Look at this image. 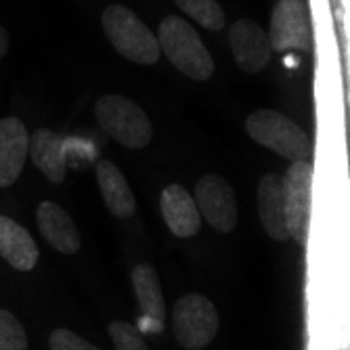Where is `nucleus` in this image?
I'll list each match as a JSON object with an SVG mask.
<instances>
[{"instance_id":"f257e3e1","label":"nucleus","mask_w":350,"mask_h":350,"mask_svg":"<svg viewBox=\"0 0 350 350\" xmlns=\"http://www.w3.org/2000/svg\"><path fill=\"white\" fill-rule=\"evenodd\" d=\"M160 51L172 61V66L193 80H210L214 74V59L206 44L202 42L196 27H191L185 19L170 15L160 23L157 31Z\"/></svg>"},{"instance_id":"f03ea898","label":"nucleus","mask_w":350,"mask_h":350,"mask_svg":"<svg viewBox=\"0 0 350 350\" xmlns=\"http://www.w3.org/2000/svg\"><path fill=\"white\" fill-rule=\"evenodd\" d=\"M111 46L139 66H153L160 59V44L153 31L124 5H109L101 17Z\"/></svg>"},{"instance_id":"7ed1b4c3","label":"nucleus","mask_w":350,"mask_h":350,"mask_svg":"<svg viewBox=\"0 0 350 350\" xmlns=\"http://www.w3.org/2000/svg\"><path fill=\"white\" fill-rule=\"evenodd\" d=\"M245 133L262 147L279 153L290 162H302L310 157V141L304 129L279 111H254L245 120Z\"/></svg>"},{"instance_id":"20e7f679","label":"nucleus","mask_w":350,"mask_h":350,"mask_svg":"<svg viewBox=\"0 0 350 350\" xmlns=\"http://www.w3.org/2000/svg\"><path fill=\"white\" fill-rule=\"evenodd\" d=\"M94 116L101 129L120 145L129 149H143L153 137L151 122L143 107L135 101L120 97V94H105L97 101Z\"/></svg>"},{"instance_id":"39448f33","label":"nucleus","mask_w":350,"mask_h":350,"mask_svg":"<svg viewBox=\"0 0 350 350\" xmlns=\"http://www.w3.org/2000/svg\"><path fill=\"white\" fill-rule=\"evenodd\" d=\"M172 325L176 342L183 348L200 350L216 338L220 317L206 296L187 294L172 308Z\"/></svg>"},{"instance_id":"423d86ee","label":"nucleus","mask_w":350,"mask_h":350,"mask_svg":"<svg viewBox=\"0 0 350 350\" xmlns=\"http://www.w3.org/2000/svg\"><path fill=\"white\" fill-rule=\"evenodd\" d=\"M312 164L308 160L294 162L281 178L283 212L290 239L298 245H306L310 227V204H312Z\"/></svg>"},{"instance_id":"0eeeda50","label":"nucleus","mask_w":350,"mask_h":350,"mask_svg":"<svg viewBox=\"0 0 350 350\" xmlns=\"http://www.w3.org/2000/svg\"><path fill=\"white\" fill-rule=\"evenodd\" d=\"M267 36L271 51L277 53L310 51L312 36L304 0H279L271 15V34Z\"/></svg>"},{"instance_id":"6e6552de","label":"nucleus","mask_w":350,"mask_h":350,"mask_svg":"<svg viewBox=\"0 0 350 350\" xmlns=\"http://www.w3.org/2000/svg\"><path fill=\"white\" fill-rule=\"evenodd\" d=\"M193 200L200 214L212 229L220 233H231L237 227V200L227 178H222L220 174L204 176L196 187Z\"/></svg>"},{"instance_id":"1a4fd4ad","label":"nucleus","mask_w":350,"mask_h":350,"mask_svg":"<svg viewBox=\"0 0 350 350\" xmlns=\"http://www.w3.org/2000/svg\"><path fill=\"white\" fill-rule=\"evenodd\" d=\"M229 44L237 68L247 74L262 72L271 61L267 31L252 19H237L229 31Z\"/></svg>"},{"instance_id":"9d476101","label":"nucleus","mask_w":350,"mask_h":350,"mask_svg":"<svg viewBox=\"0 0 350 350\" xmlns=\"http://www.w3.org/2000/svg\"><path fill=\"white\" fill-rule=\"evenodd\" d=\"M160 210L164 216L166 227L176 237H193L202 229V214L193 196L187 193V189L180 185H168L162 191Z\"/></svg>"},{"instance_id":"9b49d317","label":"nucleus","mask_w":350,"mask_h":350,"mask_svg":"<svg viewBox=\"0 0 350 350\" xmlns=\"http://www.w3.org/2000/svg\"><path fill=\"white\" fill-rule=\"evenodd\" d=\"M29 137L19 118L0 120V189L11 187L25 164Z\"/></svg>"},{"instance_id":"f8f14e48","label":"nucleus","mask_w":350,"mask_h":350,"mask_svg":"<svg viewBox=\"0 0 350 350\" xmlns=\"http://www.w3.org/2000/svg\"><path fill=\"white\" fill-rule=\"evenodd\" d=\"M27 155L34 166L51 180L61 183L68 174V143L49 129H40L29 137Z\"/></svg>"},{"instance_id":"ddd939ff","label":"nucleus","mask_w":350,"mask_h":350,"mask_svg":"<svg viewBox=\"0 0 350 350\" xmlns=\"http://www.w3.org/2000/svg\"><path fill=\"white\" fill-rule=\"evenodd\" d=\"M36 220L42 237L61 254H76L82 245L80 233L72 216L55 202H42L36 210Z\"/></svg>"},{"instance_id":"4468645a","label":"nucleus","mask_w":350,"mask_h":350,"mask_svg":"<svg viewBox=\"0 0 350 350\" xmlns=\"http://www.w3.org/2000/svg\"><path fill=\"white\" fill-rule=\"evenodd\" d=\"M38 245L21 225L9 216L0 214V258L7 260L15 271H31L38 262Z\"/></svg>"},{"instance_id":"2eb2a0df","label":"nucleus","mask_w":350,"mask_h":350,"mask_svg":"<svg viewBox=\"0 0 350 350\" xmlns=\"http://www.w3.org/2000/svg\"><path fill=\"white\" fill-rule=\"evenodd\" d=\"M258 212L262 229L275 241H288V225H285V212H283V191L281 178L277 174H265L258 185Z\"/></svg>"},{"instance_id":"dca6fc26","label":"nucleus","mask_w":350,"mask_h":350,"mask_svg":"<svg viewBox=\"0 0 350 350\" xmlns=\"http://www.w3.org/2000/svg\"><path fill=\"white\" fill-rule=\"evenodd\" d=\"M97 183L101 189L103 202L107 210L118 218H131L137 210V200L133 196L131 185L126 183L124 174L107 160L97 164Z\"/></svg>"},{"instance_id":"f3484780","label":"nucleus","mask_w":350,"mask_h":350,"mask_svg":"<svg viewBox=\"0 0 350 350\" xmlns=\"http://www.w3.org/2000/svg\"><path fill=\"white\" fill-rule=\"evenodd\" d=\"M133 288L137 294V302L141 306V312L145 319H151L155 323H164L166 319V304L162 285L157 279V273L151 265H137L133 269Z\"/></svg>"},{"instance_id":"a211bd4d","label":"nucleus","mask_w":350,"mask_h":350,"mask_svg":"<svg viewBox=\"0 0 350 350\" xmlns=\"http://www.w3.org/2000/svg\"><path fill=\"white\" fill-rule=\"evenodd\" d=\"M174 3L180 11L212 31L225 27V13L216 0H174Z\"/></svg>"},{"instance_id":"6ab92c4d","label":"nucleus","mask_w":350,"mask_h":350,"mask_svg":"<svg viewBox=\"0 0 350 350\" xmlns=\"http://www.w3.org/2000/svg\"><path fill=\"white\" fill-rule=\"evenodd\" d=\"M27 348V336L19 319L0 308V350H25Z\"/></svg>"},{"instance_id":"aec40b11","label":"nucleus","mask_w":350,"mask_h":350,"mask_svg":"<svg viewBox=\"0 0 350 350\" xmlns=\"http://www.w3.org/2000/svg\"><path fill=\"white\" fill-rule=\"evenodd\" d=\"M109 338L118 350H145L147 348L141 332L126 321H113L109 325Z\"/></svg>"},{"instance_id":"412c9836","label":"nucleus","mask_w":350,"mask_h":350,"mask_svg":"<svg viewBox=\"0 0 350 350\" xmlns=\"http://www.w3.org/2000/svg\"><path fill=\"white\" fill-rule=\"evenodd\" d=\"M49 344L53 350H94V346L70 329H55L49 338Z\"/></svg>"},{"instance_id":"4be33fe9","label":"nucleus","mask_w":350,"mask_h":350,"mask_svg":"<svg viewBox=\"0 0 350 350\" xmlns=\"http://www.w3.org/2000/svg\"><path fill=\"white\" fill-rule=\"evenodd\" d=\"M9 51V34H7V29L0 25V59H3Z\"/></svg>"}]
</instances>
